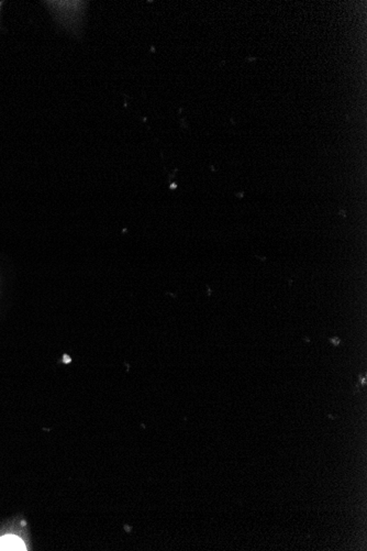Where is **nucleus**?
Here are the masks:
<instances>
[{"instance_id": "nucleus-2", "label": "nucleus", "mask_w": 367, "mask_h": 551, "mask_svg": "<svg viewBox=\"0 0 367 551\" xmlns=\"http://www.w3.org/2000/svg\"><path fill=\"white\" fill-rule=\"evenodd\" d=\"M328 340L329 342L333 344L334 347H339L340 344H343V341H342L339 337H331V338H329Z\"/></svg>"}, {"instance_id": "nucleus-1", "label": "nucleus", "mask_w": 367, "mask_h": 551, "mask_svg": "<svg viewBox=\"0 0 367 551\" xmlns=\"http://www.w3.org/2000/svg\"><path fill=\"white\" fill-rule=\"evenodd\" d=\"M0 550H28L26 543L22 540L21 537L7 533L0 537Z\"/></svg>"}, {"instance_id": "nucleus-4", "label": "nucleus", "mask_w": 367, "mask_h": 551, "mask_svg": "<svg viewBox=\"0 0 367 551\" xmlns=\"http://www.w3.org/2000/svg\"><path fill=\"white\" fill-rule=\"evenodd\" d=\"M328 417L330 418V419H336V416L331 415V414H329Z\"/></svg>"}, {"instance_id": "nucleus-3", "label": "nucleus", "mask_w": 367, "mask_h": 551, "mask_svg": "<svg viewBox=\"0 0 367 551\" xmlns=\"http://www.w3.org/2000/svg\"><path fill=\"white\" fill-rule=\"evenodd\" d=\"M359 384L361 385V386H364V385L366 384V377H362V375H359Z\"/></svg>"}]
</instances>
